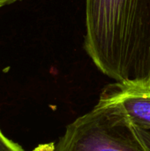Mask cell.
<instances>
[{
  "mask_svg": "<svg viewBox=\"0 0 150 151\" xmlns=\"http://www.w3.org/2000/svg\"><path fill=\"white\" fill-rule=\"evenodd\" d=\"M54 151H147L134 126L117 104L99 100L66 127Z\"/></svg>",
  "mask_w": 150,
  "mask_h": 151,
  "instance_id": "7a4b0ae2",
  "label": "cell"
},
{
  "mask_svg": "<svg viewBox=\"0 0 150 151\" xmlns=\"http://www.w3.org/2000/svg\"><path fill=\"white\" fill-rule=\"evenodd\" d=\"M84 48L116 82L150 83V0H86Z\"/></svg>",
  "mask_w": 150,
  "mask_h": 151,
  "instance_id": "6da1fadb",
  "label": "cell"
},
{
  "mask_svg": "<svg viewBox=\"0 0 150 151\" xmlns=\"http://www.w3.org/2000/svg\"><path fill=\"white\" fill-rule=\"evenodd\" d=\"M0 151H25L19 144L7 138L0 129Z\"/></svg>",
  "mask_w": 150,
  "mask_h": 151,
  "instance_id": "277c9868",
  "label": "cell"
},
{
  "mask_svg": "<svg viewBox=\"0 0 150 151\" xmlns=\"http://www.w3.org/2000/svg\"><path fill=\"white\" fill-rule=\"evenodd\" d=\"M54 150H55L54 143H47V144L39 145L33 151H54Z\"/></svg>",
  "mask_w": 150,
  "mask_h": 151,
  "instance_id": "8992f818",
  "label": "cell"
},
{
  "mask_svg": "<svg viewBox=\"0 0 150 151\" xmlns=\"http://www.w3.org/2000/svg\"><path fill=\"white\" fill-rule=\"evenodd\" d=\"M134 127L146 150L150 151V130L141 128V127Z\"/></svg>",
  "mask_w": 150,
  "mask_h": 151,
  "instance_id": "5b68a950",
  "label": "cell"
},
{
  "mask_svg": "<svg viewBox=\"0 0 150 151\" xmlns=\"http://www.w3.org/2000/svg\"><path fill=\"white\" fill-rule=\"evenodd\" d=\"M18 1H20V0H0V8L6 6V5H10L11 4H14Z\"/></svg>",
  "mask_w": 150,
  "mask_h": 151,
  "instance_id": "52a82bcc",
  "label": "cell"
},
{
  "mask_svg": "<svg viewBox=\"0 0 150 151\" xmlns=\"http://www.w3.org/2000/svg\"><path fill=\"white\" fill-rule=\"evenodd\" d=\"M99 100L118 104L134 127L150 130V83L110 84Z\"/></svg>",
  "mask_w": 150,
  "mask_h": 151,
  "instance_id": "3957f363",
  "label": "cell"
}]
</instances>
